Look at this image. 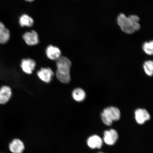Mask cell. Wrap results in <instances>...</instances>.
<instances>
[{"label": "cell", "mask_w": 153, "mask_h": 153, "mask_svg": "<svg viewBox=\"0 0 153 153\" xmlns=\"http://www.w3.org/2000/svg\"><path fill=\"white\" fill-rule=\"evenodd\" d=\"M139 17L137 15H131L128 16L121 13L117 19V22L122 31L128 34H132L140 29Z\"/></svg>", "instance_id": "6da1fadb"}, {"label": "cell", "mask_w": 153, "mask_h": 153, "mask_svg": "<svg viewBox=\"0 0 153 153\" xmlns=\"http://www.w3.org/2000/svg\"><path fill=\"white\" fill-rule=\"evenodd\" d=\"M56 72L62 74H70L71 62L67 57L61 56L56 60Z\"/></svg>", "instance_id": "7a4b0ae2"}, {"label": "cell", "mask_w": 153, "mask_h": 153, "mask_svg": "<svg viewBox=\"0 0 153 153\" xmlns=\"http://www.w3.org/2000/svg\"><path fill=\"white\" fill-rule=\"evenodd\" d=\"M23 38L28 45H36L39 43V39L38 34L34 30L25 32L23 36Z\"/></svg>", "instance_id": "3957f363"}, {"label": "cell", "mask_w": 153, "mask_h": 153, "mask_svg": "<svg viewBox=\"0 0 153 153\" xmlns=\"http://www.w3.org/2000/svg\"><path fill=\"white\" fill-rule=\"evenodd\" d=\"M118 139V134L115 130L111 129L105 131L104 133V142L107 145H114Z\"/></svg>", "instance_id": "277c9868"}, {"label": "cell", "mask_w": 153, "mask_h": 153, "mask_svg": "<svg viewBox=\"0 0 153 153\" xmlns=\"http://www.w3.org/2000/svg\"><path fill=\"white\" fill-rule=\"evenodd\" d=\"M102 113L113 121H117L120 119V111L116 107H108L105 108Z\"/></svg>", "instance_id": "5b68a950"}, {"label": "cell", "mask_w": 153, "mask_h": 153, "mask_svg": "<svg viewBox=\"0 0 153 153\" xmlns=\"http://www.w3.org/2000/svg\"><path fill=\"white\" fill-rule=\"evenodd\" d=\"M12 90L8 86H2L0 88V104H5L8 102L12 96Z\"/></svg>", "instance_id": "8992f818"}, {"label": "cell", "mask_w": 153, "mask_h": 153, "mask_svg": "<svg viewBox=\"0 0 153 153\" xmlns=\"http://www.w3.org/2000/svg\"><path fill=\"white\" fill-rule=\"evenodd\" d=\"M135 119L137 123L143 124L150 119V116L148 111L144 109L139 108L135 111Z\"/></svg>", "instance_id": "52a82bcc"}, {"label": "cell", "mask_w": 153, "mask_h": 153, "mask_svg": "<svg viewBox=\"0 0 153 153\" xmlns=\"http://www.w3.org/2000/svg\"><path fill=\"white\" fill-rule=\"evenodd\" d=\"M37 75L42 81L48 83L52 79L53 73L50 68H43L38 72Z\"/></svg>", "instance_id": "ba28073f"}, {"label": "cell", "mask_w": 153, "mask_h": 153, "mask_svg": "<svg viewBox=\"0 0 153 153\" xmlns=\"http://www.w3.org/2000/svg\"><path fill=\"white\" fill-rule=\"evenodd\" d=\"M36 66V63L32 59H23L21 65V68L23 71L27 74H32Z\"/></svg>", "instance_id": "9c48e42d"}, {"label": "cell", "mask_w": 153, "mask_h": 153, "mask_svg": "<svg viewBox=\"0 0 153 153\" xmlns=\"http://www.w3.org/2000/svg\"><path fill=\"white\" fill-rule=\"evenodd\" d=\"M46 53L48 58L51 60H57L61 55L60 49L56 47L50 45L47 48Z\"/></svg>", "instance_id": "30bf717a"}, {"label": "cell", "mask_w": 153, "mask_h": 153, "mask_svg": "<svg viewBox=\"0 0 153 153\" xmlns=\"http://www.w3.org/2000/svg\"><path fill=\"white\" fill-rule=\"evenodd\" d=\"M10 150L13 153H22L24 150V143L19 139H15L10 143Z\"/></svg>", "instance_id": "8fae6325"}, {"label": "cell", "mask_w": 153, "mask_h": 153, "mask_svg": "<svg viewBox=\"0 0 153 153\" xmlns=\"http://www.w3.org/2000/svg\"><path fill=\"white\" fill-rule=\"evenodd\" d=\"M88 146L92 149H100L102 147L103 141L100 137L97 135H93L88 139Z\"/></svg>", "instance_id": "7c38bea8"}, {"label": "cell", "mask_w": 153, "mask_h": 153, "mask_svg": "<svg viewBox=\"0 0 153 153\" xmlns=\"http://www.w3.org/2000/svg\"><path fill=\"white\" fill-rule=\"evenodd\" d=\"M10 38V32L5 27L2 23L0 22V44H4L8 42Z\"/></svg>", "instance_id": "4fadbf2b"}, {"label": "cell", "mask_w": 153, "mask_h": 153, "mask_svg": "<svg viewBox=\"0 0 153 153\" xmlns=\"http://www.w3.org/2000/svg\"><path fill=\"white\" fill-rule=\"evenodd\" d=\"M33 19L27 14L22 15L19 19V23L22 27H31L34 24Z\"/></svg>", "instance_id": "5bb4252c"}, {"label": "cell", "mask_w": 153, "mask_h": 153, "mask_svg": "<svg viewBox=\"0 0 153 153\" xmlns=\"http://www.w3.org/2000/svg\"><path fill=\"white\" fill-rule=\"evenodd\" d=\"M72 95L74 100L77 102H82L85 100L86 94L83 89L78 88L74 90L73 91Z\"/></svg>", "instance_id": "9a60e30c"}, {"label": "cell", "mask_w": 153, "mask_h": 153, "mask_svg": "<svg viewBox=\"0 0 153 153\" xmlns=\"http://www.w3.org/2000/svg\"><path fill=\"white\" fill-rule=\"evenodd\" d=\"M143 69L147 75L152 76L153 75V62L152 61H146L143 65Z\"/></svg>", "instance_id": "2e32d148"}, {"label": "cell", "mask_w": 153, "mask_h": 153, "mask_svg": "<svg viewBox=\"0 0 153 153\" xmlns=\"http://www.w3.org/2000/svg\"><path fill=\"white\" fill-rule=\"evenodd\" d=\"M144 52L149 55H152L153 53V42L152 41L145 42L143 45Z\"/></svg>", "instance_id": "e0dca14e"}, {"label": "cell", "mask_w": 153, "mask_h": 153, "mask_svg": "<svg viewBox=\"0 0 153 153\" xmlns=\"http://www.w3.org/2000/svg\"><path fill=\"white\" fill-rule=\"evenodd\" d=\"M56 76L57 79L62 83L67 84L69 83L70 81V74H62L56 72Z\"/></svg>", "instance_id": "ac0fdd59"}, {"label": "cell", "mask_w": 153, "mask_h": 153, "mask_svg": "<svg viewBox=\"0 0 153 153\" xmlns=\"http://www.w3.org/2000/svg\"><path fill=\"white\" fill-rule=\"evenodd\" d=\"M101 118L103 123L105 125L108 126H111L112 125L113 123L112 120H110L109 118L107 117L103 113L101 114Z\"/></svg>", "instance_id": "d6986e66"}, {"label": "cell", "mask_w": 153, "mask_h": 153, "mask_svg": "<svg viewBox=\"0 0 153 153\" xmlns=\"http://www.w3.org/2000/svg\"><path fill=\"white\" fill-rule=\"evenodd\" d=\"M25 1H27V2H32L34 1V0H25Z\"/></svg>", "instance_id": "ffe728a7"}, {"label": "cell", "mask_w": 153, "mask_h": 153, "mask_svg": "<svg viewBox=\"0 0 153 153\" xmlns=\"http://www.w3.org/2000/svg\"><path fill=\"white\" fill-rule=\"evenodd\" d=\"M97 153H104V152H99Z\"/></svg>", "instance_id": "44dd1931"}]
</instances>
